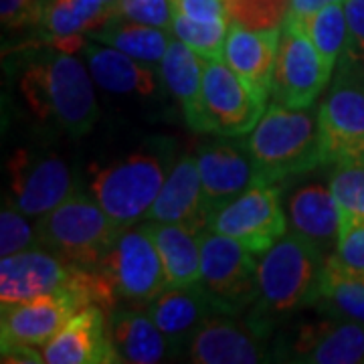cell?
Instances as JSON below:
<instances>
[{"mask_svg":"<svg viewBox=\"0 0 364 364\" xmlns=\"http://www.w3.org/2000/svg\"><path fill=\"white\" fill-rule=\"evenodd\" d=\"M326 255L301 235L287 231L259 257V294L247 322L267 338L277 322L299 308L316 306Z\"/></svg>","mask_w":364,"mask_h":364,"instance_id":"6da1fadb","label":"cell"},{"mask_svg":"<svg viewBox=\"0 0 364 364\" xmlns=\"http://www.w3.org/2000/svg\"><path fill=\"white\" fill-rule=\"evenodd\" d=\"M73 53L43 49L26 65L21 91L31 112L43 122H53L71 138L85 136L100 117L93 81Z\"/></svg>","mask_w":364,"mask_h":364,"instance_id":"7a4b0ae2","label":"cell"},{"mask_svg":"<svg viewBox=\"0 0 364 364\" xmlns=\"http://www.w3.org/2000/svg\"><path fill=\"white\" fill-rule=\"evenodd\" d=\"M245 150L255 164L259 184L310 172L324 164L318 114L310 107L273 102L249 134Z\"/></svg>","mask_w":364,"mask_h":364,"instance_id":"3957f363","label":"cell"},{"mask_svg":"<svg viewBox=\"0 0 364 364\" xmlns=\"http://www.w3.org/2000/svg\"><path fill=\"white\" fill-rule=\"evenodd\" d=\"M122 229L93 196L75 193L39 217L35 235L39 247L71 265L95 269Z\"/></svg>","mask_w":364,"mask_h":364,"instance_id":"277c9868","label":"cell"},{"mask_svg":"<svg viewBox=\"0 0 364 364\" xmlns=\"http://www.w3.org/2000/svg\"><path fill=\"white\" fill-rule=\"evenodd\" d=\"M90 172L91 196L119 227L146 219L168 176L160 152H134L105 166L91 164Z\"/></svg>","mask_w":364,"mask_h":364,"instance_id":"5b68a950","label":"cell"},{"mask_svg":"<svg viewBox=\"0 0 364 364\" xmlns=\"http://www.w3.org/2000/svg\"><path fill=\"white\" fill-rule=\"evenodd\" d=\"M200 286L219 314L243 312L259 294V259L241 241L205 229L200 237Z\"/></svg>","mask_w":364,"mask_h":364,"instance_id":"8992f818","label":"cell"},{"mask_svg":"<svg viewBox=\"0 0 364 364\" xmlns=\"http://www.w3.org/2000/svg\"><path fill=\"white\" fill-rule=\"evenodd\" d=\"M117 298L148 304L166 289V275L156 243L146 225L124 227L95 267Z\"/></svg>","mask_w":364,"mask_h":364,"instance_id":"52a82bcc","label":"cell"},{"mask_svg":"<svg viewBox=\"0 0 364 364\" xmlns=\"http://www.w3.org/2000/svg\"><path fill=\"white\" fill-rule=\"evenodd\" d=\"M324 164H364V75L338 69L318 109Z\"/></svg>","mask_w":364,"mask_h":364,"instance_id":"ba28073f","label":"cell"},{"mask_svg":"<svg viewBox=\"0 0 364 364\" xmlns=\"http://www.w3.org/2000/svg\"><path fill=\"white\" fill-rule=\"evenodd\" d=\"M265 100L249 87L223 59L207 61L200 90V132L241 136L265 112Z\"/></svg>","mask_w":364,"mask_h":364,"instance_id":"9c48e42d","label":"cell"},{"mask_svg":"<svg viewBox=\"0 0 364 364\" xmlns=\"http://www.w3.org/2000/svg\"><path fill=\"white\" fill-rule=\"evenodd\" d=\"M207 229L233 237L261 255L289 231V225L279 191L273 184H253L225 207L213 210Z\"/></svg>","mask_w":364,"mask_h":364,"instance_id":"30bf717a","label":"cell"},{"mask_svg":"<svg viewBox=\"0 0 364 364\" xmlns=\"http://www.w3.org/2000/svg\"><path fill=\"white\" fill-rule=\"evenodd\" d=\"M332 71L334 67L326 63L308 33L296 23L286 21L273 69V102L287 107H312L328 85Z\"/></svg>","mask_w":364,"mask_h":364,"instance_id":"8fae6325","label":"cell"},{"mask_svg":"<svg viewBox=\"0 0 364 364\" xmlns=\"http://www.w3.org/2000/svg\"><path fill=\"white\" fill-rule=\"evenodd\" d=\"M273 360L306 364L364 363V324L326 316L322 322L299 324L275 340Z\"/></svg>","mask_w":364,"mask_h":364,"instance_id":"7c38bea8","label":"cell"},{"mask_svg":"<svg viewBox=\"0 0 364 364\" xmlns=\"http://www.w3.org/2000/svg\"><path fill=\"white\" fill-rule=\"evenodd\" d=\"M9 200L26 217H43L75 195V182L65 160L49 154L14 152L9 160Z\"/></svg>","mask_w":364,"mask_h":364,"instance_id":"4fadbf2b","label":"cell"},{"mask_svg":"<svg viewBox=\"0 0 364 364\" xmlns=\"http://www.w3.org/2000/svg\"><path fill=\"white\" fill-rule=\"evenodd\" d=\"M83 308L90 306L71 287L25 301L2 304L0 344L43 348Z\"/></svg>","mask_w":364,"mask_h":364,"instance_id":"5bb4252c","label":"cell"},{"mask_svg":"<svg viewBox=\"0 0 364 364\" xmlns=\"http://www.w3.org/2000/svg\"><path fill=\"white\" fill-rule=\"evenodd\" d=\"M79 267L43 247L14 253L0 261V301L13 304L61 291L75 284Z\"/></svg>","mask_w":364,"mask_h":364,"instance_id":"9a60e30c","label":"cell"},{"mask_svg":"<svg viewBox=\"0 0 364 364\" xmlns=\"http://www.w3.org/2000/svg\"><path fill=\"white\" fill-rule=\"evenodd\" d=\"M247 320L237 322L231 314H213L188 340L184 354L196 364H257L273 360Z\"/></svg>","mask_w":364,"mask_h":364,"instance_id":"2e32d148","label":"cell"},{"mask_svg":"<svg viewBox=\"0 0 364 364\" xmlns=\"http://www.w3.org/2000/svg\"><path fill=\"white\" fill-rule=\"evenodd\" d=\"M49 364H109L119 363L107 332V320L100 306L79 310L43 348Z\"/></svg>","mask_w":364,"mask_h":364,"instance_id":"e0dca14e","label":"cell"},{"mask_svg":"<svg viewBox=\"0 0 364 364\" xmlns=\"http://www.w3.org/2000/svg\"><path fill=\"white\" fill-rule=\"evenodd\" d=\"M146 221L174 223L195 231L207 229L208 208L196 156L184 154L174 162L154 205L146 215Z\"/></svg>","mask_w":364,"mask_h":364,"instance_id":"ac0fdd59","label":"cell"},{"mask_svg":"<svg viewBox=\"0 0 364 364\" xmlns=\"http://www.w3.org/2000/svg\"><path fill=\"white\" fill-rule=\"evenodd\" d=\"M196 162L208 215L231 203L253 184H259L255 164L247 150L241 152L239 148L223 142L208 144L200 148Z\"/></svg>","mask_w":364,"mask_h":364,"instance_id":"d6986e66","label":"cell"},{"mask_svg":"<svg viewBox=\"0 0 364 364\" xmlns=\"http://www.w3.org/2000/svg\"><path fill=\"white\" fill-rule=\"evenodd\" d=\"M279 39L282 28L253 31L229 25V35L225 41L223 61L263 100H267V93L272 91Z\"/></svg>","mask_w":364,"mask_h":364,"instance_id":"ffe728a7","label":"cell"},{"mask_svg":"<svg viewBox=\"0 0 364 364\" xmlns=\"http://www.w3.org/2000/svg\"><path fill=\"white\" fill-rule=\"evenodd\" d=\"M107 332L119 363L156 364L178 354V348L158 328L148 310L114 308L107 316Z\"/></svg>","mask_w":364,"mask_h":364,"instance_id":"44dd1931","label":"cell"},{"mask_svg":"<svg viewBox=\"0 0 364 364\" xmlns=\"http://www.w3.org/2000/svg\"><path fill=\"white\" fill-rule=\"evenodd\" d=\"M289 231L312 241L326 257L336 253L340 229V208L330 186L308 182L287 198Z\"/></svg>","mask_w":364,"mask_h":364,"instance_id":"7402d4cb","label":"cell"},{"mask_svg":"<svg viewBox=\"0 0 364 364\" xmlns=\"http://www.w3.org/2000/svg\"><path fill=\"white\" fill-rule=\"evenodd\" d=\"M146 306L152 320L178 352L186 350L188 340L213 314H219L200 282L191 286L166 287Z\"/></svg>","mask_w":364,"mask_h":364,"instance_id":"603a6c76","label":"cell"},{"mask_svg":"<svg viewBox=\"0 0 364 364\" xmlns=\"http://www.w3.org/2000/svg\"><path fill=\"white\" fill-rule=\"evenodd\" d=\"M117 16V6L105 0H51L43 14L41 26L49 45L75 53L83 49L91 31Z\"/></svg>","mask_w":364,"mask_h":364,"instance_id":"cb8c5ba5","label":"cell"},{"mask_svg":"<svg viewBox=\"0 0 364 364\" xmlns=\"http://www.w3.org/2000/svg\"><path fill=\"white\" fill-rule=\"evenodd\" d=\"M81 53L87 61L93 81L105 91L136 93L148 97L158 90V73L154 65L144 63L128 53L117 51L93 39L83 45Z\"/></svg>","mask_w":364,"mask_h":364,"instance_id":"d4e9b609","label":"cell"},{"mask_svg":"<svg viewBox=\"0 0 364 364\" xmlns=\"http://www.w3.org/2000/svg\"><path fill=\"white\" fill-rule=\"evenodd\" d=\"M205 65L207 59L176 37L170 41L160 61V77L182 105L186 124L196 132H200V90Z\"/></svg>","mask_w":364,"mask_h":364,"instance_id":"484cf974","label":"cell"},{"mask_svg":"<svg viewBox=\"0 0 364 364\" xmlns=\"http://www.w3.org/2000/svg\"><path fill=\"white\" fill-rule=\"evenodd\" d=\"M148 231L156 243L166 286H191L200 279V237L203 231H195L174 223H146Z\"/></svg>","mask_w":364,"mask_h":364,"instance_id":"4316f807","label":"cell"},{"mask_svg":"<svg viewBox=\"0 0 364 364\" xmlns=\"http://www.w3.org/2000/svg\"><path fill=\"white\" fill-rule=\"evenodd\" d=\"M316 308L324 316L364 324V269L346 265L336 253L328 255L320 273Z\"/></svg>","mask_w":364,"mask_h":364,"instance_id":"83f0119b","label":"cell"},{"mask_svg":"<svg viewBox=\"0 0 364 364\" xmlns=\"http://www.w3.org/2000/svg\"><path fill=\"white\" fill-rule=\"evenodd\" d=\"M87 39L109 45L117 51L128 53L144 63L160 65L170 41L174 39V33L166 28L140 25V23L126 21L122 16H114L109 23L91 31Z\"/></svg>","mask_w":364,"mask_h":364,"instance_id":"f1b7e54d","label":"cell"},{"mask_svg":"<svg viewBox=\"0 0 364 364\" xmlns=\"http://www.w3.org/2000/svg\"><path fill=\"white\" fill-rule=\"evenodd\" d=\"M296 25L301 26L308 33L314 47L324 57L328 65H338L340 57H342L344 47H346V41H348V21H346L344 4H340V2L328 4L316 14H312L310 18L296 23Z\"/></svg>","mask_w":364,"mask_h":364,"instance_id":"f546056e","label":"cell"},{"mask_svg":"<svg viewBox=\"0 0 364 364\" xmlns=\"http://www.w3.org/2000/svg\"><path fill=\"white\" fill-rule=\"evenodd\" d=\"M229 25L253 31L282 28L291 11V0H225Z\"/></svg>","mask_w":364,"mask_h":364,"instance_id":"4dcf8cb0","label":"cell"},{"mask_svg":"<svg viewBox=\"0 0 364 364\" xmlns=\"http://www.w3.org/2000/svg\"><path fill=\"white\" fill-rule=\"evenodd\" d=\"M172 33L176 39L188 45L200 57L213 61V59H223L225 41L229 35V23H198L174 13Z\"/></svg>","mask_w":364,"mask_h":364,"instance_id":"1f68e13d","label":"cell"},{"mask_svg":"<svg viewBox=\"0 0 364 364\" xmlns=\"http://www.w3.org/2000/svg\"><path fill=\"white\" fill-rule=\"evenodd\" d=\"M37 245L35 227L26 221L25 213H21L9 200L0 213V257H9Z\"/></svg>","mask_w":364,"mask_h":364,"instance_id":"d6a6232c","label":"cell"},{"mask_svg":"<svg viewBox=\"0 0 364 364\" xmlns=\"http://www.w3.org/2000/svg\"><path fill=\"white\" fill-rule=\"evenodd\" d=\"M328 186L340 210L364 215V164L336 166Z\"/></svg>","mask_w":364,"mask_h":364,"instance_id":"836d02e7","label":"cell"},{"mask_svg":"<svg viewBox=\"0 0 364 364\" xmlns=\"http://www.w3.org/2000/svg\"><path fill=\"white\" fill-rule=\"evenodd\" d=\"M348 21V41L340 57V69H348L364 75V0L344 2Z\"/></svg>","mask_w":364,"mask_h":364,"instance_id":"e575fe53","label":"cell"},{"mask_svg":"<svg viewBox=\"0 0 364 364\" xmlns=\"http://www.w3.org/2000/svg\"><path fill=\"white\" fill-rule=\"evenodd\" d=\"M117 16L132 23L172 31L174 9L170 0H117Z\"/></svg>","mask_w":364,"mask_h":364,"instance_id":"d590c367","label":"cell"},{"mask_svg":"<svg viewBox=\"0 0 364 364\" xmlns=\"http://www.w3.org/2000/svg\"><path fill=\"white\" fill-rule=\"evenodd\" d=\"M336 255L346 265L364 269V215L340 210Z\"/></svg>","mask_w":364,"mask_h":364,"instance_id":"8d00e7d4","label":"cell"},{"mask_svg":"<svg viewBox=\"0 0 364 364\" xmlns=\"http://www.w3.org/2000/svg\"><path fill=\"white\" fill-rule=\"evenodd\" d=\"M51 0H0V18L9 28L41 25Z\"/></svg>","mask_w":364,"mask_h":364,"instance_id":"74e56055","label":"cell"},{"mask_svg":"<svg viewBox=\"0 0 364 364\" xmlns=\"http://www.w3.org/2000/svg\"><path fill=\"white\" fill-rule=\"evenodd\" d=\"M174 13L198 23H229L225 0H170Z\"/></svg>","mask_w":364,"mask_h":364,"instance_id":"f35d334b","label":"cell"},{"mask_svg":"<svg viewBox=\"0 0 364 364\" xmlns=\"http://www.w3.org/2000/svg\"><path fill=\"white\" fill-rule=\"evenodd\" d=\"M336 2L344 4L346 0H291V11L287 18L294 23H301L318 13L320 9H324L328 4H336Z\"/></svg>","mask_w":364,"mask_h":364,"instance_id":"ab89813d","label":"cell"},{"mask_svg":"<svg viewBox=\"0 0 364 364\" xmlns=\"http://www.w3.org/2000/svg\"><path fill=\"white\" fill-rule=\"evenodd\" d=\"M105 2H109V4H116L117 6V0H105Z\"/></svg>","mask_w":364,"mask_h":364,"instance_id":"60d3db41","label":"cell"}]
</instances>
